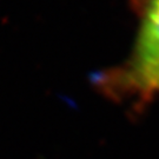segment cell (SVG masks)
<instances>
[{
  "label": "cell",
  "mask_w": 159,
  "mask_h": 159,
  "mask_svg": "<svg viewBox=\"0 0 159 159\" xmlns=\"http://www.w3.org/2000/svg\"><path fill=\"white\" fill-rule=\"evenodd\" d=\"M100 86L110 96L148 102L159 93V58L148 63H127L102 77Z\"/></svg>",
  "instance_id": "cell-1"
},
{
  "label": "cell",
  "mask_w": 159,
  "mask_h": 159,
  "mask_svg": "<svg viewBox=\"0 0 159 159\" xmlns=\"http://www.w3.org/2000/svg\"><path fill=\"white\" fill-rule=\"evenodd\" d=\"M157 58H159V0H148L129 63H148Z\"/></svg>",
  "instance_id": "cell-2"
}]
</instances>
